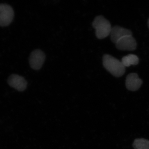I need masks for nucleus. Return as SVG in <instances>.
I'll return each instance as SVG.
<instances>
[{
    "label": "nucleus",
    "mask_w": 149,
    "mask_h": 149,
    "mask_svg": "<svg viewBox=\"0 0 149 149\" xmlns=\"http://www.w3.org/2000/svg\"><path fill=\"white\" fill-rule=\"evenodd\" d=\"M93 26L95 29L96 37L99 39H104L110 34L111 24L102 15L96 17L93 21Z\"/></svg>",
    "instance_id": "nucleus-2"
},
{
    "label": "nucleus",
    "mask_w": 149,
    "mask_h": 149,
    "mask_svg": "<svg viewBox=\"0 0 149 149\" xmlns=\"http://www.w3.org/2000/svg\"><path fill=\"white\" fill-rule=\"evenodd\" d=\"M116 47L120 50L133 51L136 49L137 43L132 35L125 36L116 43Z\"/></svg>",
    "instance_id": "nucleus-5"
},
{
    "label": "nucleus",
    "mask_w": 149,
    "mask_h": 149,
    "mask_svg": "<svg viewBox=\"0 0 149 149\" xmlns=\"http://www.w3.org/2000/svg\"><path fill=\"white\" fill-rule=\"evenodd\" d=\"M143 81L136 73H131L127 75L125 80V86L129 91H136L139 90Z\"/></svg>",
    "instance_id": "nucleus-7"
},
{
    "label": "nucleus",
    "mask_w": 149,
    "mask_h": 149,
    "mask_svg": "<svg viewBox=\"0 0 149 149\" xmlns=\"http://www.w3.org/2000/svg\"><path fill=\"white\" fill-rule=\"evenodd\" d=\"M45 58V55L41 50L33 51L29 58V65L31 68L35 70H40L44 64Z\"/></svg>",
    "instance_id": "nucleus-4"
},
{
    "label": "nucleus",
    "mask_w": 149,
    "mask_h": 149,
    "mask_svg": "<svg viewBox=\"0 0 149 149\" xmlns=\"http://www.w3.org/2000/svg\"><path fill=\"white\" fill-rule=\"evenodd\" d=\"M110 35L112 42L116 44L121 38L125 36L132 35V33L129 29L123 28L120 26H115L112 27Z\"/></svg>",
    "instance_id": "nucleus-8"
},
{
    "label": "nucleus",
    "mask_w": 149,
    "mask_h": 149,
    "mask_svg": "<svg viewBox=\"0 0 149 149\" xmlns=\"http://www.w3.org/2000/svg\"><path fill=\"white\" fill-rule=\"evenodd\" d=\"M103 64L105 69L115 77H120L125 73V67L121 61L110 55H104Z\"/></svg>",
    "instance_id": "nucleus-1"
},
{
    "label": "nucleus",
    "mask_w": 149,
    "mask_h": 149,
    "mask_svg": "<svg viewBox=\"0 0 149 149\" xmlns=\"http://www.w3.org/2000/svg\"><path fill=\"white\" fill-rule=\"evenodd\" d=\"M121 62L125 67L130 66L131 65H136L139 63V58L135 55L129 54L123 57Z\"/></svg>",
    "instance_id": "nucleus-9"
},
{
    "label": "nucleus",
    "mask_w": 149,
    "mask_h": 149,
    "mask_svg": "<svg viewBox=\"0 0 149 149\" xmlns=\"http://www.w3.org/2000/svg\"><path fill=\"white\" fill-rule=\"evenodd\" d=\"M8 83L12 88L19 92L24 91L27 87V82L22 76L17 74H12L8 79Z\"/></svg>",
    "instance_id": "nucleus-6"
},
{
    "label": "nucleus",
    "mask_w": 149,
    "mask_h": 149,
    "mask_svg": "<svg viewBox=\"0 0 149 149\" xmlns=\"http://www.w3.org/2000/svg\"><path fill=\"white\" fill-rule=\"evenodd\" d=\"M14 12L10 6L0 4V26H8L13 20Z\"/></svg>",
    "instance_id": "nucleus-3"
},
{
    "label": "nucleus",
    "mask_w": 149,
    "mask_h": 149,
    "mask_svg": "<svg viewBox=\"0 0 149 149\" xmlns=\"http://www.w3.org/2000/svg\"><path fill=\"white\" fill-rule=\"evenodd\" d=\"M148 26L149 28V18L148 19Z\"/></svg>",
    "instance_id": "nucleus-11"
},
{
    "label": "nucleus",
    "mask_w": 149,
    "mask_h": 149,
    "mask_svg": "<svg viewBox=\"0 0 149 149\" xmlns=\"http://www.w3.org/2000/svg\"><path fill=\"white\" fill-rule=\"evenodd\" d=\"M134 149H149V140L144 139H137L133 144Z\"/></svg>",
    "instance_id": "nucleus-10"
}]
</instances>
